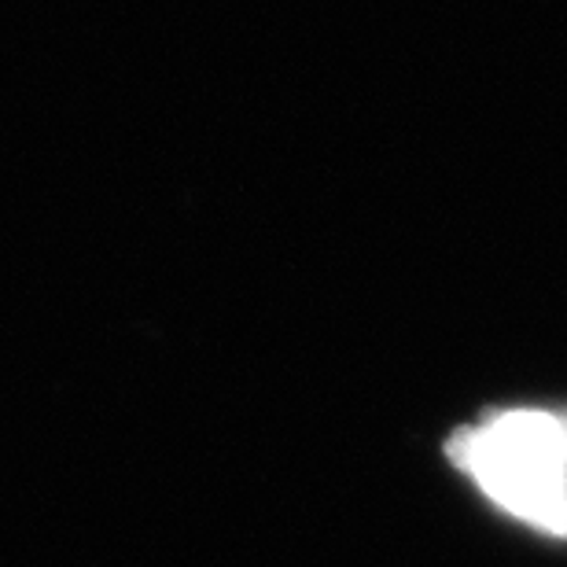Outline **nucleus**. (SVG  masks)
<instances>
[{
  "label": "nucleus",
  "mask_w": 567,
  "mask_h": 567,
  "mask_svg": "<svg viewBox=\"0 0 567 567\" xmlns=\"http://www.w3.org/2000/svg\"><path fill=\"white\" fill-rule=\"evenodd\" d=\"M450 457L519 524L567 538V424L546 410H505L450 439Z\"/></svg>",
  "instance_id": "nucleus-1"
}]
</instances>
